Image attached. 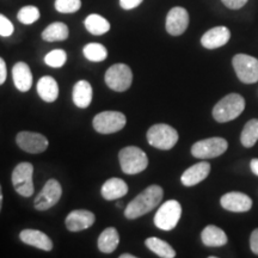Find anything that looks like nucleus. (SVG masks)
I'll list each match as a JSON object with an SVG mask.
<instances>
[{
    "label": "nucleus",
    "instance_id": "1",
    "mask_svg": "<svg viewBox=\"0 0 258 258\" xmlns=\"http://www.w3.org/2000/svg\"><path fill=\"white\" fill-rule=\"evenodd\" d=\"M164 196V191L159 185H150L140 192L133 201L129 202V205L124 209V215L127 219L134 220L143 215L147 214L153 211L157 206H159Z\"/></svg>",
    "mask_w": 258,
    "mask_h": 258
},
{
    "label": "nucleus",
    "instance_id": "2",
    "mask_svg": "<svg viewBox=\"0 0 258 258\" xmlns=\"http://www.w3.org/2000/svg\"><path fill=\"white\" fill-rule=\"evenodd\" d=\"M245 109V99L239 93H230L220 99L213 108V117L219 123L233 121Z\"/></svg>",
    "mask_w": 258,
    "mask_h": 258
},
{
    "label": "nucleus",
    "instance_id": "3",
    "mask_svg": "<svg viewBox=\"0 0 258 258\" xmlns=\"http://www.w3.org/2000/svg\"><path fill=\"white\" fill-rule=\"evenodd\" d=\"M121 169L125 175H137L146 170L148 158L141 148L135 146H127L122 148L118 153Z\"/></svg>",
    "mask_w": 258,
    "mask_h": 258
},
{
    "label": "nucleus",
    "instance_id": "4",
    "mask_svg": "<svg viewBox=\"0 0 258 258\" xmlns=\"http://www.w3.org/2000/svg\"><path fill=\"white\" fill-rule=\"evenodd\" d=\"M178 138L176 129L165 123L154 124L147 132L148 144L158 150H171L175 147Z\"/></svg>",
    "mask_w": 258,
    "mask_h": 258
},
{
    "label": "nucleus",
    "instance_id": "5",
    "mask_svg": "<svg viewBox=\"0 0 258 258\" xmlns=\"http://www.w3.org/2000/svg\"><path fill=\"white\" fill-rule=\"evenodd\" d=\"M182 217V206L176 200H169L160 206L154 215V225L159 230L171 231L176 227Z\"/></svg>",
    "mask_w": 258,
    "mask_h": 258
},
{
    "label": "nucleus",
    "instance_id": "6",
    "mask_svg": "<svg viewBox=\"0 0 258 258\" xmlns=\"http://www.w3.org/2000/svg\"><path fill=\"white\" fill-rule=\"evenodd\" d=\"M105 84L116 92H124L131 88L133 73L125 63H115L105 72Z\"/></svg>",
    "mask_w": 258,
    "mask_h": 258
},
{
    "label": "nucleus",
    "instance_id": "7",
    "mask_svg": "<svg viewBox=\"0 0 258 258\" xmlns=\"http://www.w3.org/2000/svg\"><path fill=\"white\" fill-rule=\"evenodd\" d=\"M228 148V143L224 138H208L195 143L191 147V154L199 159H212L220 157Z\"/></svg>",
    "mask_w": 258,
    "mask_h": 258
},
{
    "label": "nucleus",
    "instance_id": "8",
    "mask_svg": "<svg viewBox=\"0 0 258 258\" xmlns=\"http://www.w3.org/2000/svg\"><path fill=\"white\" fill-rule=\"evenodd\" d=\"M127 118L120 111H103L95 116L92 124L96 132L101 134L117 133L124 128Z\"/></svg>",
    "mask_w": 258,
    "mask_h": 258
},
{
    "label": "nucleus",
    "instance_id": "9",
    "mask_svg": "<svg viewBox=\"0 0 258 258\" xmlns=\"http://www.w3.org/2000/svg\"><path fill=\"white\" fill-rule=\"evenodd\" d=\"M234 72L244 84L258 82V59L247 54H237L232 59Z\"/></svg>",
    "mask_w": 258,
    "mask_h": 258
},
{
    "label": "nucleus",
    "instance_id": "10",
    "mask_svg": "<svg viewBox=\"0 0 258 258\" xmlns=\"http://www.w3.org/2000/svg\"><path fill=\"white\" fill-rule=\"evenodd\" d=\"M34 166L30 163H21L12 171V184L16 191L24 198H30L34 194Z\"/></svg>",
    "mask_w": 258,
    "mask_h": 258
},
{
    "label": "nucleus",
    "instance_id": "11",
    "mask_svg": "<svg viewBox=\"0 0 258 258\" xmlns=\"http://www.w3.org/2000/svg\"><path fill=\"white\" fill-rule=\"evenodd\" d=\"M61 195H62V188L60 183L56 179H49L35 199V208L37 211H47L60 201Z\"/></svg>",
    "mask_w": 258,
    "mask_h": 258
},
{
    "label": "nucleus",
    "instance_id": "12",
    "mask_svg": "<svg viewBox=\"0 0 258 258\" xmlns=\"http://www.w3.org/2000/svg\"><path fill=\"white\" fill-rule=\"evenodd\" d=\"M19 148L31 154L44 152L48 148V140L44 135L34 132H19L16 137Z\"/></svg>",
    "mask_w": 258,
    "mask_h": 258
},
{
    "label": "nucleus",
    "instance_id": "13",
    "mask_svg": "<svg viewBox=\"0 0 258 258\" xmlns=\"http://www.w3.org/2000/svg\"><path fill=\"white\" fill-rule=\"evenodd\" d=\"M189 25V14L184 8L176 6L171 9L166 16V31L172 36L184 34Z\"/></svg>",
    "mask_w": 258,
    "mask_h": 258
},
{
    "label": "nucleus",
    "instance_id": "14",
    "mask_svg": "<svg viewBox=\"0 0 258 258\" xmlns=\"http://www.w3.org/2000/svg\"><path fill=\"white\" fill-rule=\"evenodd\" d=\"M221 207L228 212L245 213L252 207V200L246 194L239 191H232L225 194L220 199Z\"/></svg>",
    "mask_w": 258,
    "mask_h": 258
},
{
    "label": "nucleus",
    "instance_id": "15",
    "mask_svg": "<svg viewBox=\"0 0 258 258\" xmlns=\"http://www.w3.org/2000/svg\"><path fill=\"white\" fill-rule=\"evenodd\" d=\"M64 224L67 230L71 232L84 231L95 224V214L85 209H77L67 215Z\"/></svg>",
    "mask_w": 258,
    "mask_h": 258
},
{
    "label": "nucleus",
    "instance_id": "16",
    "mask_svg": "<svg viewBox=\"0 0 258 258\" xmlns=\"http://www.w3.org/2000/svg\"><path fill=\"white\" fill-rule=\"evenodd\" d=\"M231 38L230 29L226 27H215L206 31L201 37V44L207 49H217L228 43Z\"/></svg>",
    "mask_w": 258,
    "mask_h": 258
},
{
    "label": "nucleus",
    "instance_id": "17",
    "mask_svg": "<svg viewBox=\"0 0 258 258\" xmlns=\"http://www.w3.org/2000/svg\"><path fill=\"white\" fill-rule=\"evenodd\" d=\"M209 172H211V164L207 161H200L183 172L180 182L184 186H194L207 178Z\"/></svg>",
    "mask_w": 258,
    "mask_h": 258
},
{
    "label": "nucleus",
    "instance_id": "18",
    "mask_svg": "<svg viewBox=\"0 0 258 258\" xmlns=\"http://www.w3.org/2000/svg\"><path fill=\"white\" fill-rule=\"evenodd\" d=\"M19 238L24 244L35 246L40 250L50 251L53 249V241L47 234H44L41 231L28 228V230H23L19 233Z\"/></svg>",
    "mask_w": 258,
    "mask_h": 258
},
{
    "label": "nucleus",
    "instance_id": "19",
    "mask_svg": "<svg viewBox=\"0 0 258 258\" xmlns=\"http://www.w3.org/2000/svg\"><path fill=\"white\" fill-rule=\"evenodd\" d=\"M12 78H14L15 86L18 91L27 92L32 86V73L30 67L25 62L19 61L12 69Z\"/></svg>",
    "mask_w": 258,
    "mask_h": 258
},
{
    "label": "nucleus",
    "instance_id": "20",
    "mask_svg": "<svg viewBox=\"0 0 258 258\" xmlns=\"http://www.w3.org/2000/svg\"><path fill=\"white\" fill-rule=\"evenodd\" d=\"M72 97L74 104L78 106V108H88L92 102V86L90 85V83L86 82V80H79V82H77L76 85H74Z\"/></svg>",
    "mask_w": 258,
    "mask_h": 258
},
{
    "label": "nucleus",
    "instance_id": "21",
    "mask_svg": "<svg viewBox=\"0 0 258 258\" xmlns=\"http://www.w3.org/2000/svg\"><path fill=\"white\" fill-rule=\"evenodd\" d=\"M128 192V185L123 179L120 178H110L103 184L101 189L102 196L108 201L111 200L121 199Z\"/></svg>",
    "mask_w": 258,
    "mask_h": 258
},
{
    "label": "nucleus",
    "instance_id": "22",
    "mask_svg": "<svg viewBox=\"0 0 258 258\" xmlns=\"http://www.w3.org/2000/svg\"><path fill=\"white\" fill-rule=\"evenodd\" d=\"M37 93L44 102L51 103L59 97V85L53 77H42L37 83Z\"/></svg>",
    "mask_w": 258,
    "mask_h": 258
},
{
    "label": "nucleus",
    "instance_id": "23",
    "mask_svg": "<svg viewBox=\"0 0 258 258\" xmlns=\"http://www.w3.org/2000/svg\"><path fill=\"white\" fill-rule=\"evenodd\" d=\"M201 240L206 246L219 247L227 244V235L218 226L208 225L201 233Z\"/></svg>",
    "mask_w": 258,
    "mask_h": 258
},
{
    "label": "nucleus",
    "instance_id": "24",
    "mask_svg": "<svg viewBox=\"0 0 258 258\" xmlns=\"http://www.w3.org/2000/svg\"><path fill=\"white\" fill-rule=\"evenodd\" d=\"M120 244V235L114 227H108L102 232L98 238V249L103 253H111Z\"/></svg>",
    "mask_w": 258,
    "mask_h": 258
},
{
    "label": "nucleus",
    "instance_id": "25",
    "mask_svg": "<svg viewBox=\"0 0 258 258\" xmlns=\"http://www.w3.org/2000/svg\"><path fill=\"white\" fill-rule=\"evenodd\" d=\"M70 35L69 27L61 22L51 23L42 32V38L47 42H57L67 40Z\"/></svg>",
    "mask_w": 258,
    "mask_h": 258
},
{
    "label": "nucleus",
    "instance_id": "26",
    "mask_svg": "<svg viewBox=\"0 0 258 258\" xmlns=\"http://www.w3.org/2000/svg\"><path fill=\"white\" fill-rule=\"evenodd\" d=\"M84 24H85L86 30H88L90 34L96 35V36L104 35L110 30V23H109L104 17L96 14L89 15L88 17H86L85 22H84Z\"/></svg>",
    "mask_w": 258,
    "mask_h": 258
},
{
    "label": "nucleus",
    "instance_id": "27",
    "mask_svg": "<svg viewBox=\"0 0 258 258\" xmlns=\"http://www.w3.org/2000/svg\"><path fill=\"white\" fill-rule=\"evenodd\" d=\"M146 246L150 249L152 252H154L157 256L161 258H173L176 257V251L173 250V247L171 246L169 243L159 239L157 237H151L147 238L145 241Z\"/></svg>",
    "mask_w": 258,
    "mask_h": 258
},
{
    "label": "nucleus",
    "instance_id": "28",
    "mask_svg": "<svg viewBox=\"0 0 258 258\" xmlns=\"http://www.w3.org/2000/svg\"><path fill=\"white\" fill-rule=\"evenodd\" d=\"M258 141V118H252L244 125L240 134V143L244 147L251 148Z\"/></svg>",
    "mask_w": 258,
    "mask_h": 258
},
{
    "label": "nucleus",
    "instance_id": "29",
    "mask_svg": "<svg viewBox=\"0 0 258 258\" xmlns=\"http://www.w3.org/2000/svg\"><path fill=\"white\" fill-rule=\"evenodd\" d=\"M83 54L86 59L92 61V62H101L104 61L108 56V50L101 43H89L84 47Z\"/></svg>",
    "mask_w": 258,
    "mask_h": 258
},
{
    "label": "nucleus",
    "instance_id": "30",
    "mask_svg": "<svg viewBox=\"0 0 258 258\" xmlns=\"http://www.w3.org/2000/svg\"><path fill=\"white\" fill-rule=\"evenodd\" d=\"M17 18L21 23L30 25L32 23H35V22L40 18V10H38L36 6L32 5L24 6V8L19 10Z\"/></svg>",
    "mask_w": 258,
    "mask_h": 258
},
{
    "label": "nucleus",
    "instance_id": "31",
    "mask_svg": "<svg viewBox=\"0 0 258 258\" xmlns=\"http://www.w3.org/2000/svg\"><path fill=\"white\" fill-rule=\"evenodd\" d=\"M67 60V54L66 51L62 49H54L49 51L46 56H44V62L48 66L54 67V69H60L66 63Z\"/></svg>",
    "mask_w": 258,
    "mask_h": 258
},
{
    "label": "nucleus",
    "instance_id": "32",
    "mask_svg": "<svg viewBox=\"0 0 258 258\" xmlns=\"http://www.w3.org/2000/svg\"><path fill=\"white\" fill-rule=\"evenodd\" d=\"M82 8V0H55V9L60 14H74Z\"/></svg>",
    "mask_w": 258,
    "mask_h": 258
},
{
    "label": "nucleus",
    "instance_id": "33",
    "mask_svg": "<svg viewBox=\"0 0 258 258\" xmlns=\"http://www.w3.org/2000/svg\"><path fill=\"white\" fill-rule=\"evenodd\" d=\"M15 27L11 23V21L8 17H5L4 15L0 14V36L3 37H9L14 34Z\"/></svg>",
    "mask_w": 258,
    "mask_h": 258
},
{
    "label": "nucleus",
    "instance_id": "34",
    "mask_svg": "<svg viewBox=\"0 0 258 258\" xmlns=\"http://www.w3.org/2000/svg\"><path fill=\"white\" fill-rule=\"evenodd\" d=\"M221 2L227 9L239 10L241 8H244L249 0H221Z\"/></svg>",
    "mask_w": 258,
    "mask_h": 258
},
{
    "label": "nucleus",
    "instance_id": "35",
    "mask_svg": "<svg viewBox=\"0 0 258 258\" xmlns=\"http://www.w3.org/2000/svg\"><path fill=\"white\" fill-rule=\"evenodd\" d=\"M250 249L254 254H258V228L253 230L250 235Z\"/></svg>",
    "mask_w": 258,
    "mask_h": 258
},
{
    "label": "nucleus",
    "instance_id": "36",
    "mask_svg": "<svg viewBox=\"0 0 258 258\" xmlns=\"http://www.w3.org/2000/svg\"><path fill=\"white\" fill-rule=\"evenodd\" d=\"M144 0H120V5L123 10H132L138 8Z\"/></svg>",
    "mask_w": 258,
    "mask_h": 258
},
{
    "label": "nucleus",
    "instance_id": "37",
    "mask_svg": "<svg viewBox=\"0 0 258 258\" xmlns=\"http://www.w3.org/2000/svg\"><path fill=\"white\" fill-rule=\"evenodd\" d=\"M6 77H8V67H6V62L3 57H0V85L5 83Z\"/></svg>",
    "mask_w": 258,
    "mask_h": 258
},
{
    "label": "nucleus",
    "instance_id": "38",
    "mask_svg": "<svg viewBox=\"0 0 258 258\" xmlns=\"http://www.w3.org/2000/svg\"><path fill=\"white\" fill-rule=\"evenodd\" d=\"M250 167H251V171H252L254 175L258 176V158H254V159L251 160Z\"/></svg>",
    "mask_w": 258,
    "mask_h": 258
},
{
    "label": "nucleus",
    "instance_id": "39",
    "mask_svg": "<svg viewBox=\"0 0 258 258\" xmlns=\"http://www.w3.org/2000/svg\"><path fill=\"white\" fill-rule=\"evenodd\" d=\"M120 258H135V256H133V254L131 253H122Z\"/></svg>",
    "mask_w": 258,
    "mask_h": 258
},
{
    "label": "nucleus",
    "instance_id": "40",
    "mask_svg": "<svg viewBox=\"0 0 258 258\" xmlns=\"http://www.w3.org/2000/svg\"><path fill=\"white\" fill-rule=\"evenodd\" d=\"M2 207H3V190H2V185H0V212H2Z\"/></svg>",
    "mask_w": 258,
    "mask_h": 258
},
{
    "label": "nucleus",
    "instance_id": "41",
    "mask_svg": "<svg viewBox=\"0 0 258 258\" xmlns=\"http://www.w3.org/2000/svg\"><path fill=\"white\" fill-rule=\"evenodd\" d=\"M116 206H117L118 208H121L122 206H123V203H122V202H117V205H116Z\"/></svg>",
    "mask_w": 258,
    "mask_h": 258
}]
</instances>
